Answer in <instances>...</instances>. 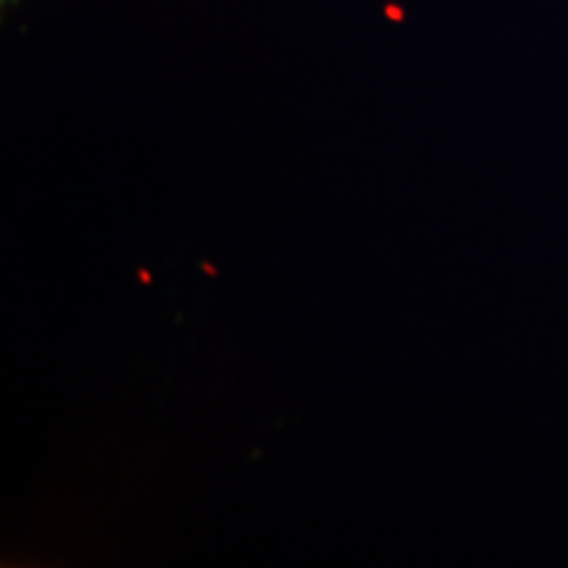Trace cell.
Here are the masks:
<instances>
[{
    "label": "cell",
    "instance_id": "cell-1",
    "mask_svg": "<svg viewBox=\"0 0 568 568\" xmlns=\"http://www.w3.org/2000/svg\"><path fill=\"white\" fill-rule=\"evenodd\" d=\"M9 3L13 6V3H19V0H3V6H9Z\"/></svg>",
    "mask_w": 568,
    "mask_h": 568
}]
</instances>
